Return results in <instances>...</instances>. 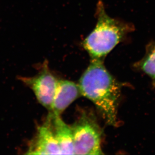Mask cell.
<instances>
[{
	"instance_id": "1",
	"label": "cell",
	"mask_w": 155,
	"mask_h": 155,
	"mask_svg": "<svg viewBox=\"0 0 155 155\" xmlns=\"http://www.w3.org/2000/svg\"><path fill=\"white\" fill-rule=\"evenodd\" d=\"M78 85L82 96L94 103L106 123L116 126L121 87L106 69L104 61L91 60Z\"/></svg>"
},
{
	"instance_id": "2",
	"label": "cell",
	"mask_w": 155,
	"mask_h": 155,
	"mask_svg": "<svg viewBox=\"0 0 155 155\" xmlns=\"http://www.w3.org/2000/svg\"><path fill=\"white\" fill-rule=\"evenodd\" d=\"M97 24L82 42V46L91 60L103 61L110 52L134 31L132 23L110 17L101 1L97 5Z\"/></svg>"
},
{
	"instance_id": "3",
	"label": "cell",
	"mask_w": 155,
	"mask_h": 155,
	"mask_svg": "<svg viewBox=\"0 0 155 155\" xmlns=\"http://www.w3.org/2000/svg\"><path fill=\"white\" fill-rule=\"evenodd\" d=\"M74 154L103 155L102 130L91 111L82 110L71 126Z\"/></svg>"
},
{
	"instance_id": "4",
	"label": "cell",
	"mask_w": 155,
	"mask_h": 155,
	"mask_svg": "<svg viewBox=\"0 0 155 155\" xmlns=\"http://www.w3.org/2000/svg\"><path fill=\"white\" fill-rule=\"evenodd\" d=\"M24 84L31 88L38 102L50 111L58 79L52 73L48 63L45 62L37 74L21 78Z\"/></svg>"
},
{
	"instance_id": "5",
	"label": "cell",
	"mask_w": 155,
	"mask_h": 155,
	"mask_svg": "<svg viewBox=\"0 0 155 155\" xmlns=\"http://www.w3.org/2000/svg\"><path fill=\"white\" fill-rule=\"evenodd\" d=\"M27 154L61 155L51 124L48 117L38 127L36 134L30 143Z\"/></svg>"
},
{
	"instance_id": "6",
	"label": "cell",
	"mask_w": 155,
	"mask_h": 155,
	"mask_svg": "<svg viewBox=\"0 0 155 155\" xmlns=\"http://www.w3.org/2000/svg\"><path fill=\"white\" fill-rule=\"evenodd\" d=\"M81 96L82 95L78 84L71 81L58 79L51 110L49 111L60 116L73 101Z\"/></svg>"
},
{
	"instance_id": "7",
	"label": "cell",
	"mask_w": 155,
	"mask_h": 155,
	"mask_svg": "<svg viewBox=\"0 0 155 155\" xmlns=\"http://www.w3.org/2000/svg\"><path fill=\"white\" fill-rule=\"evenodd\" d=\"M47 117L50 120L61 154L75 155L71 127L66 124L60 115L51 111Z\"/></svg>"
},
{
	"instance_id": "8",
	"label": "cell",
	"mask_w": 155,
	"mask_h": 155,
	"mask_svg": "<svg viewBox=\"0 0 155 155\" xmlns=\"http://www.w3.org/2000/svg\"><path fill=\"white\" fill-rule=\"evenodd\" d=\"M136 67L155 80V42L151 41L146 46L143 58L136 63Z\"/></svg>"
},
{
	"instance_id": "9",
	"label": "cell",
	"mask_w": 155,
	"mask_h": 155,
	"mask_svg": "<svg viewBox=\"0 0 155 155\" xmlns=\"http://www.w3.org/2000/svg\"><path fill=\"white\" fill-rule=\"evenodd\" d=\"M153 85L155 87V81H153Z\"/></svg>"
}]
</instances>
